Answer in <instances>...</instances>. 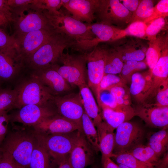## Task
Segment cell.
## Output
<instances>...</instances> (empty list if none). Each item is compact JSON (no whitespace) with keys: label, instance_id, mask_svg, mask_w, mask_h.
I'll list each match as a JSON object with an SVG mask.
<instances>
[{"label":"cell","instance_id":"1","mask_svg":"<svg viewBox=\"0 0 168 168\" xmlns=\"http://www.w3.org/2000/svg\"><path fill=\"white\" fill-rule=\"evenodd\" d=\"M75 42L65 35L56 33L43 45L23 61L34 71L38 70L58 61L63 50L73 47Z\"/></svg>","mask_w":168,"mask_h":168},{"label":"cell","instance_id":"2","mask_svg":"<svg viewBox=\"0 0 168 168\" xmlns=\"http://www.w3.org/2000/svg\"><path fill=\"white\" fill-rule=\"evenodd\" d=\"M48 21L56 32L66 35L73 40L74 45L93 39L90 24H85L74 19L65 8L56 12L43 10Z\"/></svg>","mask_w":168,"mask_h":168},{"label":"cell","instance_id":"3","mask_svg":"<svg viewBox=\"0 0 168 168\" xmlns=\"http://www.w3.org/2000/svg\"><path fill=\"white\" fill-rule=\"evenodd\" d=\"M2 152L10 156L17 165L29 167L31 155L36 141V133L24 130L8 134L5 138Z\"/></svg>","mask_w":168,"mask_h":168},{"label":"cell","instance_id":"4","mask_svg":"<svg viewBox=\"0 0 168 168\" xmlns=\"http://www.w3.org/2000/svg\"><path fill=\"white\" fill-rule=\"evenodd\" d=\"M15 39L33 31L52 28L43 10L34 4L12 9Z\"/></svg>","mask_w":168,"mask_h":168},{"label":"cell","instance_id":"5","mask_svg":"<svg viewBox=\"0 0 168 168\" xmlns=\"http://www.w3.org/2000/svg\"><path fill=\"white\" fill-rule=\"evenodd\" d=\"M38 139L50 156L59 165L69 155L81 134L78 130L67 133L49 134L35 132Z\"/></svg>","mask_w":168,"mask_h":168},{"label":"cell","instance_id":"6","mask_svg":"<svg viewBox=\"0 0 168 168\" xmlns=\"http://www.w3.org/2000/svg\"><path fill=\"white\" fill-rule=\"evenodd\" d=\"M16 88L17 96L14 108L20 109L28 105H44L53 103L54 96L35 78L31 77Z\"/></svg>","mask_w":168,"mask_h":168},{"label":"cell","instance_id":"7","mask_svg":"<svg viewBox=\"0 0 168 168\" xmlns=\"http://www.w3.org/2000/svg\"><path fill=\"white\" fill-rule=\"evenodd\" d=\"M63 65L56 64L58 72L70 85L79 88L86 84V61L84 54L72 55L68 53L63 54L59 60Z\"/></svg>","mask_w":168,"mask_h":168},{"label":"cell","instance_id":"8","mask_svg":"<svg viewBox=\"0 0 168 168\" xmlns=\"http://www.w3.org/2000/svg\"><path fill=\"white\" fill-rule=\"evenodd\" d=\"M113 154L127 152L142 144L144 131L138 124L129 121L123 123L116 128Z\"/></svg>","mask_w":168,"mask_h":168},{"label":"cell","instance_id":"9","mask_svg":"<svg viewBox=\"0 0 168 168\" xmlns=\"http://www.w3.org/2000/svg\"><path fill=\"white\" fill-rule=\"evenodd\" d=\"M53 103L58 114L76 123L83 133L82 118L84 110L79 93L54 96Z\"/></svg>","mask_w":168,"mask_h":168},{"label":"cell","instance_id":"10","mask_svg":"<svg viewBox=\"0 0 168 168\" xmlns=\"http://www.w3.org/2000/svg\"><path fill=\"white\" fill-rule=\"evenodd\" d=\"M107 49L96 46L84 54L87 64L88 86L96 97L99 83L105 74Z\"/></svg>","mask_w":168,"mask_h":168},{"label":"cell","instance_id":"11","mask_svg":"<svg viewBox=\"0 0 168 168\" xmlns=\"http://www.w3.org/2000/svg\"><path fill=\"white\" fill-rule=\"evenodd\" d=\"M19 109L9 115L10 121L25 125L33 126L44 119L58 114L53 103L44 105H28Z\"/></svg>","mask_w":168,"mask_h":168},{"label":"cell","instance_id":"12","mask_svg":"<svg viewBox=\"0 0 168 168\" xmlns=\"http://www.w3.org/2000/svg\"><path fill=\"white\" fill-rule=\"evenodd\" d=\"M33 71L31 77L39 80L54 96L64 95L71 89V85L57 71L56 63Z\"/></svg>","mask_w":168,"mask_h":168},{"label":"cell","instance_id":"13","mask_svg":"<svg viewBox=\"0 0 168 168\" xmlns=\"http://www.w3.org/2000/svg\"><path fill=\"white\" fill-rule=\"evenodd\" d=\"M133 13L118 0H99L95 15L104 24L130 22Z\"/></svg>","mask_w":168,"mask_h":168},{"label":"cell","instance_id":"14","mask_svg":"<svg viewBox=\"0 0 168 168\" xmlns=\"http://www.w3.org/2000/svg\"><path fill=\"white\" fill-rule=\"evenodd\" d=\"M52 28H44L29 32L15 39L16 49L23 61L43 45L54 34Z\"/></svg>","mask_w":168,"mask_h":168},{"label":"cell","instance_id":"15","mask_svg":"<svg viewBox=\"0 0 168 168\" xmlns=\"http://www.w3.org/2000/svg\"><path fill=\"white\" fill-rule=\"evenodd\" d=\"M135 116L141 119L150 127L167 129L168 125V106L156 104L144 103L133 108Z\"/></svg>","mask_w":168,"mask_h":168},{"label":"cell","instance_id":"16","mask_svg":"<svg viewBox=\"0 0 168 168\" xmlns=\"http://www.w3.org/2000/svg\"><path fill=\"white\" fill-rule=\"evenodd\" d=\"M63 7L76 20L91 24L96 18L99 0H62Z\"/></svg>","mask_w":168,"mask_h":168},{"label":"cell","instance_id":"17","mask_svg":"<svg viewBox=\"0 0 168 168\" xmlns=\"http://www.w3.org/2000/svg\"><path fill=\"white\" fill-rule=\"evenodd\" d=\"M33 127L35 132L44 134L70 133L77 130L81 132L76 123L58 114L44 119Z\"/></svg>","mask_w":168,"mask_h":168},{"label":"cell","instance_id":"18","mask_svg":"<svg viewBox=\"0 0 168 168\" xmlns=\"http://www.w3.org/2000/svg\"><path fill=\"white\" fill-rule=\"evenodd\" d=\"M82 133L68 157L71 168H86L93 160L92 148Z\"/></svg>","mask_w":168,"mask_h":168},{"label":"cell","instance_id":"19","mask_svg":"<svg viewBox=\"0 0 168 168\" xmlns=\"http://www.w3.org/2000/svg\"><path fill=\"white\" fill-rule=\"evenodd\" d=\"M23 66L16 50L9 52L0 50V81L12 79Z\"/></svg>","mask_w":168,"mask_h":168},{"label":"cell","instance_id":"20","mask_svg":"<svg viewBox=\"0 0 168 168\" xmlns=\"http://www.w3.org/2000/svg\"><path fill=\"white\" fill-rule=\"evenodd\" d=\"M129 92L139 105L144 103L150 96L151 89V73L149 71L142 73L136 72L131 77Z\"/></svg>","mask_w":168,"mask_h":168},{"label":"cell","instance_id":"21","mask_svg":"<svg viewBox=\"0 0 168 168\" xmlns=\"http://www.w3.org/2000/svg\"><path fill=\"white\" fill-rule=\"evenodd\" d=\"M99 106L102 109L105 121L114 129L123 123L129 121L135 116L134 109L130 105H121L116 110L102 104Z\"/></svg>","mask_w":168,"mask_h":168},{"label":"cell","instance_id":"22","mask_svg":"<svg viewBox=\"0 0 168 168\" xmlns=\"http://www.w3.org/2000/svg\"><path fill=\"white\" fill-rule=\"evenodd\" d=\"M96 127L97 128L99 150L101 153V159L112 157L113 155L115 129L103 121Z\"/></svg>","mask_w":168,"mask_h":168},{"label":"cell","instance_id":"23","mask_svg":"<svg viewBox=\"0 0 168 168\" xmlns=\"http://www.w3.org/2000/svg\"><path fill=\"white\" fill-rule=\"evenodd\" d=\"M150 72L151 89L150 96H155L159 86L168 78V48L163 50L161 57Z\"/></svg>","mask_w":168,"mask_h":168},{"label":"cell","instance_id":"24","mask_svg":"<svg viewBox=\"0 0 168 168\" xmlns=\"http://www.w3.org/2000/svg\"><path fill=\"white\" fill-rule=\"evenodd\" d=\"M79 89L84 112L92 120L96 127L102 121L92 92L86 83Z\"/></svg>","mask_w":168,"mask_h":168},{"label":"cell","instance_id":"25","mask_svg":"<svg viewBox=\"0 0 168 168\" xmlns=\"http://www.w3.org/2000/svg\"><path fill=\"white\" fill-rule=\"evenodd\" d=\"M167 38H157L150 40L147 49L145 57L146 63L151 72L153 69L161 54L163 50L168 47Z\"/></svg>","mask_w":168,"mask_h":168},{"label":"cell","instance_id":"26","mask_svg":"<svg viewBox=\"0 0 168 168\" xmlns=\"http://www.w3.org/2000/svg\"><path fill=\"white\" fill-rule=\"evenodd\" d=\"M140 161L156 167L161 162V158L149 146L138 145L127 152Z\"/></svg>","mask_w":168,"mask_h":168},{"label":"cell","instance_id":"27","mask_svg":"<svg viewBox=\"0 0 168 168\" xmlns=\"http://www.w3.org/2000/svg\"><path fill=\"white\" fill-rule=\"evenodd\" d=\"M36 138L37 140L32 153L29 167L49 168L50 156L37 136Z\"/></svg>","mask_w":168,"mask_h":168},{"label":"cell","instance_id":"28","mask_svg":"<svg viewBox=\"0 0 168 168\" xmlns=\"http://www.w3.org/2000/svg\"><path fill=\"white\" fill-rule=\"evenodd\" d=\"M147 146L160 157L166 154L168 147V132L167 129L155 132L149 137Z\"/></svg>","mask_w":168,"mask_h":168},{"label":"cell","instance_id":"29","mask_svg":"<svg viewBox=\"0 0 168 168\" xmlns=\"http://www.w3.org/2000/svg\"><path fill=\"white\" fill-rule=\"evenodd\" d=\"M134 44H125L115 49L120 55L124 63L128 61H142L145 57L147 50L140 49Z\"/></svg>","mask_w":168,"mask_h":168},{"label":"cell","instance_id":"30","mask_svg":"<svg viewBox=\"0 0 168 168\" xmlns=\"http://www.w3.org/2000/svg\"><path fill=\"white\" fill-rule=\"evenodd\" d=\"M124 62L118 53L115 49H107L105 74H116L120 73Z\"/></svg>","mask_w":168,"mask_h":168},{"label":"cell","instance_id":"31","mask_svg":"<svg viewBox=\"0 0 168 168\" xmlns=\"http://www.w3.org/2000/svg\"><path fill=\"white\" fill-rule=\"evenodd\" d=\"M82 125L83 133L89 144L96 152L100 151L97 130L92 120L85 112L82 116Z\"/></svg>","mask_w":168,"mask_h":168},{"label":"cell","instance_id":"32","mask_svg":"<svg viewBox=\"0 0 168 168\" xmlns=\"http://www.w3.org/2000/svg\"><path fill=\"white\" fill-rule=\"evenodd\" d=\"M153 8L152 0H141L137 8L133 13L130 23L136 21L144 22L152 15Z\"/></svg>","mask_w":168,"mask_h":168},{"label":"cell","instance_id":"33","mask_svg":"<svg viewBox=\"0 0 168 168\" xmlns=\"http://www.w3.org/2000/svg\"><path fill=\"white\" fill-rule=\"evenodd\" d=\"M112 157L114 158L118 164L130 168H156L152 165L140 161L128 152L117 155L113 154Z\"/></svg>","mask_w":168,"mask_h":168},{"label":"cell","instance_id":"34","mask_svg":"<svg viewBox=\"0 0 168 168\" xmlns=\"http://www.w3.org/2000/svg\"><path fill=\"white\" fill-rule=\"evenodd\" d=\"M17 96L16 89H0V112L14 108Z\"/></svg>","mask_w":168,"mask_h":168},{"label":"cell","instance_id":"35","mask_svg":"<svg viewBox=\"0 0 168 168\" xmlns=\"http://www.w3.org/2000/svg\"><path fill=\"white\" fill-rule=\"evenodd\" d=\"M147 26V24L142 22L136 21L130 23L124 29H119V38L121 39L127 35L140 38L146 37V30Z\"/></svg>","mask_w":168,"mask_h":168},{"label":"cell","instance_id":"36","mask_svg":"<svg viewBox=\"0 0 168 168\" xmlns=\"http://www.w3.org/2000/svg\"><path fill=\"white\" fill-rule=\"evenodd\" d=\"M107 91L114 97L119 105H130V94L125 84L113 86Z\"/></svg>","mask_w":168,"mask_h":168},{"label":"cell","instance_id":"37","mask_svg":"<svg viewBox=\"0 0 168 168\" xmlns=\"http://www.w3.org/2000/svg\"><path fill=\"white\" fill-rule=\"evenodd\" d=\"M126 82L121 77L115 74H105L99 85L96 98L98 102L101 92L107 90L111 87L117 85L125 84Z\"/></svg>","mask_w":168,"mask_h":168},{"label":"cell","instance_id":"38","mask_svg":"<svg viewBox=\"0 0 168 168\" xmlns=\"http://www.w3.org/2000/svg\"><path fill=\"white\" fill-rule=\"evenodd\" d=\"M147 65L143 61H128L124 63L120 76L127 83L130 81L132 75L137 71L146 69Z\"/></svg>","mask_w":168,"mask_h":168},{"label":"cell","instance_id":"39","mask_svg":"<svg viewBox=\"0 0 168 168\" xmlns=\"http://www.w3.org/2000/svg\"><path fill=\"white\" fill-rule=\"evenodd\" d=\"M165 18L160 17L151 21L147 25L146 30V37L150 41L156 38V36L165 24Z\"/></svg>","mask_w":168,"mask_h":168},{"label":"cell","instance_id":"40","mask_svg":"<svg viewBox=\"0 0 168 168\" xmlns=\"http://www.w3.org/2000/svg\"><path fill=\"white\" fill-rule=\"evenodd\" d=\"M34 5L49 12H56L63 7L62 0H35Z\"/></svg>","mask_w":168,"mask_h":168},{"label":"cell","instance_id":"41","mask_svg":"<svg viewBox=\"0 0 168 168\" xmlns=\"http://www.w3.org/2000/svg\"><path fill=\"white\" fill-rule=\"evenodd\" d=\"M168 15V0H161L154 7L153 13L144 22L147 24L152 20L160 17L165 18Z\"/></svg>","mask_w":168,"mask_h":168},{"label":"cell","instance_id":"42","mask_svg":"<svg viewBox=\"0 0 168 168\" xmlns=\"http://www.w3.org/2000/svg\"><path fill=\"white\" fill-rule=\"evenodd\" d=\"M168 79H167L159 86L155 95L156 104L158 105L168 106Z\"/></svg>","mask_w":168,"mask_h":168},{"label":"cell","instance_id":"43","mask_svg":"<svg viewBox=\"0 0 168 168\" xmlns=\"http://www.w3.org/2000/svg\"><path fill=\"white\" fill-rule=\"evenodd\" d=\"M16 40L13 36H10L0 28V50L6 51L16 48Z\"/></svg>","mask_w":168,"mask_h":168},{"label":"cell","instance_id":"44","mask_svg":"<svg viewBox=\"0 0 168 168\" xmlns=\"http://www.w3.org/2000/svg\"><path fill=\"white\" fill-rule=\"evenodd\" d=\"M97 102L99 105L102 104L114 110L118 109L120 106L117 104L114 97L107 90L100 92Z\"/></svg>","mask_w":168,"mask_h":168},{"label":"cell","instance_id":"45","mask_svg":"<svg viewBox=\"0 0 168 168\" xmlns=\"http://www.w3.org/2000/svg\"><path fill=\"white\" fill-rule=\"evenodd\" d=\"M7 111L0 112V145L5 138L8 125L10 121V115L7 114Z\"/></svg>","mask_w":168,"mask_h":168},{"label":"cell","instance_id":"46","mask_svg":"<svg viewBox=\"0 0 168 168\" xmlns=\"http://www.w3.org/2000/svg\"><path fill=\"white\" fill-rule=\"evenodd\" d=\"M0 13L3 15L10 23L13 22L12 9L8 5L7 0H0Z\"/></svg>","mask_w":168,"mask_h":168},{"label":"cell","instance_id":"47","mask_svg":"<svg viewBox=\"0 0 168 168\" xmlns=\"http://www.w3.org/2000/svg\"><path fill=\"white\" fill-rule=\"evenodd\" d=\"M16 165L9 156L1 151L0 156V168H16Z\"/></svg>","mask_w":168,"mask_h":168},{"label":"cell","instance_id":"48","mask_svg":"<svg viewBox=\"0 0 168 168\" xmlns=\"http://www.w3.org/2000/svg\"><path fill=\"white\" fill-rule=\"evenodd\" d=\"M11 9L19 8L34 4L35 0H7Z\"/></svg>","mask_w":168,"mask_h":168},{"label":"cell","instance_id":"49","mask_svg":"<svg viewBox=\"0 0 168 168\" xmlns=\"http://www.w3.org/2000/svg\"><path fill=\"white\" fill-rule=\"evenodd\" d=\"M122 1L124 6L128 11L133 13L137 8L141 0H124Z\"/></svg>","mask_w":168,"mask_h":168},{"label":"cell","instance_id":"50","mask_svg":"<svg viewBox=\"0 0 168 168\" xmlns=\"http://www.w3.org/2000/svg\"><path fill=\"white\" fill-rule=\"evenodd\" d=\"M101 163L104 168H118V165L110 157L101 159Z\"/></svg>","mask_w":168,"mask_h":168},{"label":"cell","instance_id":"51","mask_svg":"<svg viewBox=\"0 0 168 168\" xmlns=\"http://www.w3.org/2000/svg\"><path fill=\"white\" fill-rule=\"evenodd\" d=\"M10 23L7 19L0 13V28L6 27Z\"/></svg>","mask_w":168,"mask_h":168},{"label":"cell","instance_id":"52","mask_svg":"<svg viewBox=\"0 0 168 168\" xmlns=\"http://www.w3.org/2000/svg\"><path fill=\"white\" fill-rule=\"evenodd\" d=\"M59 165L58 168H71L69 162L68 157L62 161Z\"/></svg>","mask_w":168,"mask_h":168},{"label":"cell","instance_id":"53","mask_svg":"<svg viewBox=\"0 0 168 168\" xmlns=\"http://www.w3.org/2000/svg\"><path fill=\"white\" fill-rule=\"evenodd\" d=\"M118 168H130L121 164L118 165Z\"/></svg>","mask_w":168,"mask_h":168},{"label":"cell","instance_id":"54","mask_svg":"<svg viewBox=\"0 0 168 168\" xmlns=\"http://www.w3.org/2000/svg\"><path fill=\"white\" fill-rule=\"evenodd\" d=\"M16 168H26L17 165Z\"/></svg>","mask_w":168,"mask_h":168},{"label":"cell","instance_id":"55","mask_svg":"<svg viewBox=\"0 0 168 168\" xmlns=\"http://www.w3.org/2000/svg\"><path fill=\"white\" fill-rule=\"evenodd\" d=\"M1 149H0V156L1 155Z\"/></svg>","mask_w":168,"mask_h":168}]
</instances>
